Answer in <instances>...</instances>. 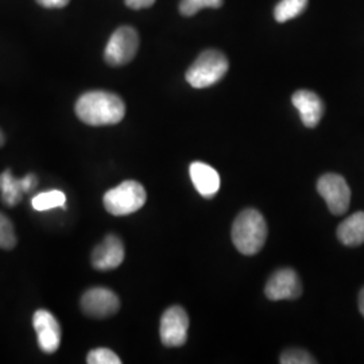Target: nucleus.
<instances>
[{"label": "nucleus", "instance_id": "1", "mask_svg": "<svg viewBox=\"0 0 364 364\" xmlns=\"http://www.w3.org/2000/svg\"><path fill=\"white\" fill-rule=\"evenodd\" d=\"M76 114L85 124L109 126L122 122L126 115V105L115 93L87 92L76 103Z\"/></svg>", "mask_w": 364, "mask_h": 364}, {"label": "nucleus", "instance_id": "2", "mask_svg": "<svg viewBox=\"0 0 364 364\" xmlns=\"http://www.w3.org/2000/svg\"><path fill=\"white\" fill-rule=\"evenodd\" d=\"M267 239V224L257 209H245L237 215L232 225V242L239 252L255 255Z\"/></svg>", "mask_w": 364, "mask_h": 364}, {"label": "nucleus", "instance_id": "3", "mask_svg": "<svg viewBox=\"0 0 364 364\" xmlns=\"http://www.w3.org/2000/svg\"><path fill=\"white\" fill-rule=\"evenodd\" d=\"M230 63L219 50L201 53L186 72V81L196 90H203L215 85L228 72Z\"/></svg>", "mask_w": 364, "mask_h": 364}, {"label": "nucleus", "instance_id": "4", "mask_svg": "<svg viewBox=\"0 0 364 364\" xmlns=\"http://www.w3.org/2000/svg\"><path fill=\"white\" fill-rule=\"evenodd\" d=\"M146 198V191L139 182L124 181L105 193V207L114 216H127L142 208Z\"/></svg>", "mask_w": 364, "mask_h": 364}, {"label": "nucleus", "instance_id": "5", "mask_svg": "<svg viewBox=\"0 0 364 364\" xmlns=\"http://www.w3.org/2000/svg\"><path fill=\"white\" fill-rule=\"evenodd\" d=\"M139 49V36L130 26L119 27L105 46V58L111 66H123L131 63Z\"/></svg>", "mask_w": 364, "mask_h": 364}, {"label": "nucleus", "instance_id": "6", "mask_svg": "<svg viewBox=\"0 0 364 364\" xmlns=\"http://www.w3.org/2000/svg\"><path fill=\"white\" fill-rule=\"evenodd\" d=\"M317 191L333 215L341 216L350 208L351 189L343 176L335 173L321 176L317 181Z\"/></svg>", "mask_w": 364, "mask_h": 364}, {"label": "nucleus", "instance_id": "7", "mask_svg": "<svg viewBox=\"0 0 364 364\" xmlns=\"http://www.w3.org/2000/svg\"><path fill=\"white\" fill-rule=\"evenodd\" d=\"M189 328V317L181 306H171L162 314L159 336L165 347H181L186 343Z\"/></svg>", "mask_w": 364, "mask_h": 364}, {"label": "nucleus", "instance_id": "8", "mask_svg": "<svg viewBox=\"0 0 364 364\" xmlns=\"http://www.w3.org/2000/svg\"><path fill=\"white\" fill-rule=\"evenodd\" d=\"M120 308L117 294L105 287H93L84 293L81 299V309L90 317L105 318L114 316Z\"/></svg>", "mask_w": 364, "mask_h": 364}, {"label": "nucleus", "instance_id": "9", "mask_svg": "<svg viewBox=\"0 0 364 364\" xmlns=\"http://www.w3.org/2000/svg\"><path fill=\"white\" fill-rule=\"evenodd\" d=\"M266 297L272 301L299 299L302 285L299 275L291 269H281L269 278L264 287Z\"/></svg>", "mask_w": 364, "mask_h": 364}, {"label": "nucleus", "instance_id": "10", "mask_svg": "<svg viewBox=\"0 0 364 364\" xmlns=\"http://www.w3.org/2000/svg\"><path fill=\"white\" fill-rule=\"evenodd\" d=\"M33 324L38 336L39 348L46 353H54L61 344V328L52 313L37 311L33 317Z\"/></svg>", "mask_w": 364, "mask_h": 364}, {"label": "nucleus", "instance_id": "11", "mask_svg": "<svg viewBox=\"0 0 364 364\" xmlns=\"http://www.w3.org/2000/svg\"><path fill=\"white\" fill-rule=\"evenodd\" d=\"M124 259V246L115 235H108L102 245L93 250L92 264L99 272H109L119 267Z\"/></svg>", "mask_w": 364, "mask_h": 364}, {"label": "nucleus", "instance_id": "12", "mask_svg": "<svg viewBox=\"0 0 364 364\" xmlns=\"http://www.w3.org/2000/svg\"><path fill=\"white\" fill-rule=\"evenodd\" d=\"M38 183L34 174H27L23 178H15L11 170L7 169L0 174V192L1 200L6 205L15 207L21 203L22 195L31 192Z\"/></svg>", "mask_w": 364, "mask_h": 364}, {"label": "nucleus", "instance_id": "13", "mask_svg": "<svg viewBox=\"0 0 364 364\" xmlns=\"http://www.w3.org/2000/svg\"><path fill=\"white\" fill-rule=\"evenodd\" d=\"M291 103L299 109V117L308 129H314L323 119L326 105L314 92L299 90L291 96Z\"/></svg>", "mask_w": 364, "mask_h": 364}, {"label": "nucleus", "instance_id": "14", "mask_svg": "<svg viewBox=\"0 0 364 364\" xmlns=\"http://www.w3.org/2000/svg\"><path fill=\"white\" fill-rule=\"evenodd\" d=\"M189 174L196 191L203 197L212 198L220 191V176L208 164L193 162L189 168Z\"/></svg>", "mask_w": 364, "mask_h": 364}, {"label": "nucleus", "instance_id": "15", "mask_svg": "<svg viewBox=\"0 0 364 364\" xmlns=\"http://www.w3.org/2000/svg\"><path fill=\"white\" fill-rule=\"evenodd\" d=\"M338 240L348 247H356L364 243V212H356L341 221L338 227Z\"/></svg>", "mask_w": 364, "mask_h": 364}, {"label": "nucleus", "instance_id": "16", "mask_svg": "<svg viewBox=\"0 0 364 364\" xmlns=\"http://www.w3.org/2000/svg\"><path fill=\"white\" fill-rule=\"evenodd\" d=\"M306 6L308 0H281L274 9V18L277 22L285 23L304 13Z\"/></svg>", "mask_w": 364, "mask_h": 364}, {"label": "nucleus", "instance_id": "17", "mask_svg": "<svg viewBox=\"0 0 364 364\" xmlns=\"http://www.w3.org/2000/svg\"><path fill=\"white\" fill-rule=\"evenodd\" d=\"M66 203V196L61 191H49L34 196L31 200V205L36 210H49V209L64 207Z\"/></svg>", "mask_w": 364, "mask_h": 364}, {"label": "nucleus", "instance_id": "18", "mask_svg": "<svg viewBox=\"0 0 364 364\" xmlns=\"http://www.w3.org/2000/svg\"><path fill=\"white\" fill-rule=\"evenodd\" d=\"M223 0H181L180 13L183 16H192L203 9H219Z\"/></svg>", "mask_w": 364, "mask_h": 364}, {"label": "nucleus", "instance_id": "19", "mask_svg": "<svg viewBox=\"0 0 364 364\" xmlns=\"http://www.w3.org/2000/svg\"><path fill=\"white\" fill-rule=\"evenodd\" d=\"M16 245V236L14 232L13 223L0 213V248L11 250Z\"/></svg>", "mask_w": 364, "mask_h": 364}, {"label": "nucleus", "instance_id": "20", "mask_svg": "<svg viewBox=\"0 0 364 364\" xmlns=\"http://www.w3.org/2000/svg\"><path fill=\"white\" fill-rule=\"evenodd\" d=\"M279 363L282 364H316L317 360L308 352L299 348L287 350L281 355Z\"/></svg>", "mask_w": 364, "mask_h": 364}, {"label": "nucleus", "instance_id": "21", "mask_svg": "<svg viewBox=\"0 0 364 364\" xmlns=\"http://www.w3.org/2000/svg\"><path fill=\"white\" fill-rule=\"evenodd\" d=\"M87 362L90 364H120L122 360L117 353L108 348H96L88 353Z\"/></svg>", "mask_w": 364, "mask_h": 364}, {"label": "nucleus", "instance_id": "22", "mask_svg": "<svg viewBox=\"0 0 364 364\" xmlns=\"http://www.w3.org/2000/svg\"><path fill=\"white\" fill-rule=\"evenodd\" d=\"M124 3L132 10H142L151 7L156 3V0H124Z\"/></svg>", "mask_w": 364, "mask_h": 364}, {"label": "nucleus", "instance_id": "23", "mask_svg": "<svg viewBox=\"0 0 364 364\" xmlns=\"http://www.w3.org/2000/svg\"><path fill=\"white\" fill-rule=\"evenodd\" d=\"M70 0H37V3L45 9H63Z\"/></svg>", "mask_w": 364, "mask_h": 364}, {"label": "nucleus", "instance_id": "24", "mask_svg": "<svg viewBox=\"0 0 364 364\" xmlns=\"http://www.w3.org/2000/svg\"><path fill=\"white\" fill-rule=\"evenodd\" d=\"M359 311L363 314L364 317V287L362 289L360 294H359Z\"/></svg>", "mask_w": 364, "mask_h": 364}, {"label": "nucleus", "instance_id": "25", "mask_svg": "<svg viewBox=\"0 0 364 364\" xmlns=\"http://www.w3.org/2000/svg\"><path fill=\"white\" fill-rule=\"evenodd\" d=\"M4 144V135H3V132L0 131V147Z\"/></svg>", "mask_w": 364, "mask_h": 364}]
</instances>
